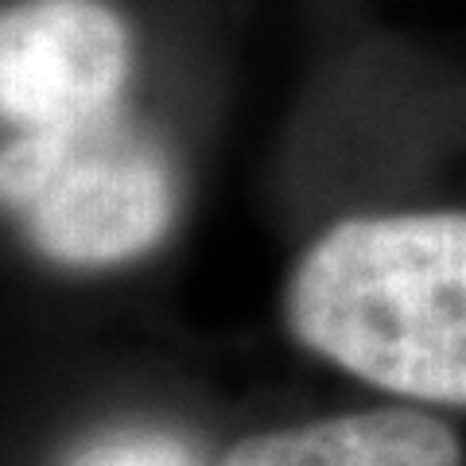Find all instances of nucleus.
<instances>
[{
    "instance_id": "f257e3e1",
    "label": "nucleus",
    "mask_w": 466,
    "mask_h": 466,
    "mask_svg": "<svg viewBox=\"0 0 466 466\" xmlns=\"http://www.w3.org/2000/svg\"><path fill=\"white\" fill-rule=\"evenodd\" d=\"M288 327L373 389L466 408V210L330 226L291 268Z\"/></svg>"
},
{
    "instance_id": "f03ea898",
    "label": "nucleus",
    "mask_w": 466,
    "mask_h": 466,
    "mask_svg": "<svg viewBox=\"0 0 466 466\" xmlns=\"http://www.w3.org/2000/svg\"><path fill=\"white\" fill-rule=\"evenodd\" d=\"M164 148L116 113L16 133L0 148V207L55 265L116 268L152 253L175 222Z\"/></svg>"
},
{
    "instance_id": "7ed1b4c3",
    "label": "nucleus",
    "mask_w": 466,
    "mask_h": 466,
    "mask_svg": "<svg viewBox=\"0 0 466 466\" xmlns=\"http://www.w3.org/2000/svg\"><path fill=\"white\" fill-rule=\"evenodd\" d=\"M133 35L106 0H20L0 8V121L16 133L116 113Z\"/></svg>"
},
{
    "instance_id": "20e7f679",
    "label": "nucleus",
    "mask_w": 466,
    "mask_h": 466,
    "mask_svg": "<svg viewBox=\"0 0 466 466\" xmlns=\"http://www.w3.org/2000/svg\"><path fill=\"white\" fill-rule=\"evenodd\" d=\"M218 466H462V443L420 408H373L249 435Z\"/></svg>"
},
{
    "instance_id": "39448f33",
    "label": "nucleus",
    "mask_w": 466,
    "mask_h": 466,
    "mask_svg": "<svg viewBox=\"0 0 466 466\" xmlns=\"http://www.w3.org/2000/svg\"><path fill=\"white\" fill-rule=\"evenodd\" d=\"M70 466H198L191 447L175 440L171 431L156 428H128L101 435L90 447L78 451Z\"/></svg>"
}]
</instances>
